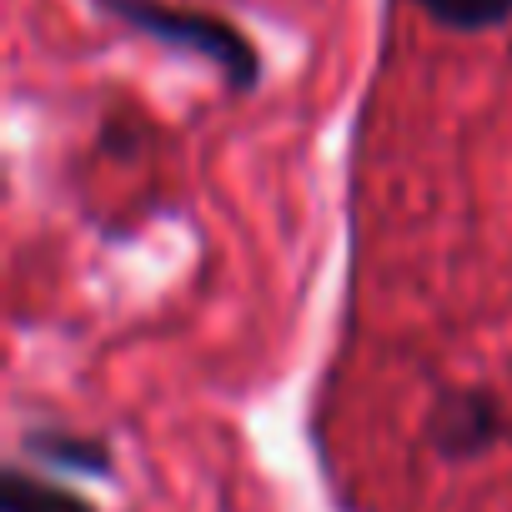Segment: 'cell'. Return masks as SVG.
Returning a JSON list of instances; mask_svg holds the SVG:
<instances>
[{"instance_id":"cell-1","label":"cell","mask_w":512,"mask_h":512,"mask_svg":"<svg viewBox=\"0 0 512 512\" xmlns=\"http://www.w3.org/2000/svg\"><path fill=\"white\" fill-rule=\"evenodd\" d=\"M96 11L166 51L201 56L236 96L256 91V81H262V51H256V41L216 11L171 6V0H96Z\"/></svg>"},{"instance_id":"cell-4","label":"cell","mask_w":512,"mask_h":512,"mask_svg":"<svg viewBox=\"0 0 512 512\" xmlns=\"http://www.w3.org/2000/svg\"><path fill=\"white\" fill-rule=\"evenodd\" d=\"M0 507L6 512H96L81 492H66L26 467H11L6 472V497H0Z\"/></svg>"},{"instance_id":"cell-5","label":"cell","mask_w":512,"mask_h":512,"mask_svg":"<svg viewBox=\"0 0 512 512\" xmlns=\"http://www.w3.org/2000/svg\"><path fill=\"white\" fill-rule=\"evenodd\" d=\"M26 452H36L41 462H56V467H71V472H111V452L106 442L96 437H76V432H31L26 437Z\"/></svg>"},{"instance_id":"cell-6","label":"cell","mask_w":512,"mask_h":512,"mask_svg":"<svg viewBox=\"0 0 512 512\" xmlns=\"http://www.w3.org/2000/svg\"><path fill=\"white\" fill-rule=\"evenodd\" d=\"M141 141H146V126H131V121H106V131H101L106 156H136Z\"/></svg>"},{"instance_id":"cell-2","label":"cell","mask_w":512,"mask_h":512,"mask_svg":"<svg viewBox=\"0 0 512 512\" xmlns=\"http://www.w3.org/2000/svg\"><path fill=\"white\" fill-rule=\"evenodd\" d=\"M427 447L447 462H472L492 452L507 432V412L487 387H447L427 412Z\"/></svg>"},{"instance_id":"cell-3","label":"cell","mask_w":512,"mask_h":512,"mask_svg":"<svg viewBox=\"0 0 512 512\" xmlns=\"http://www.w3.org/2000/svg\"><path fill=\"white\" fill-rule=\"evenodd\" d=\"M412 6L457 36H482L512 21V0H412Z\"/></svg>"}]
</instances>
